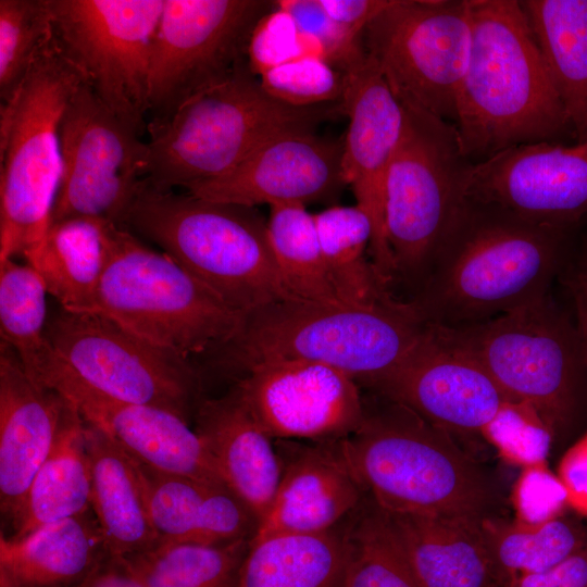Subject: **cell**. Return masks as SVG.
Listing matches in <instances>:
<instances>
[{"instance_id":"49","label":"cell","mask_w":587,"mask_h":587,"mask_svg":"<svg viewBox=\"0 0 587 587\" xmlns=\"http://www.w3.org/2000/svg\"><path fill=\"white\" fill-rule=\"evenodd\" d=\"M75 587H145L126 562L108 554L97 567Z\"/></svg>"},{"instance_id":"31","label":"cell","mask_w":587,"mask_h":587,"mask_svg":"<svg viewBox=\"0 0 587 587\" xmlns=\"http://www.w3.org/2000/svg\"><path fill=\"white\" fill-rule=\"evenodd\" d=\"M348 527L250 541L238 587H344Z\"/></svg>"},{"instance_id":"9","label":"cell","mask_w":587,"mask_h":587,"mask_svg":"<svg viewBox=\"0 0 587 587\" xmlns=\"http://www.w3.org/2000/svg\"><path fill=\"white\" fill-rule=\"evenodd\" d=\"M438 327L509 399L532 407L554 438L574 425L587 372L574 321L549 292L479 323Z\"/></svg>"},{"instance_id":"2","label":"cell","mask_w":587,"mask_h":587,"mask_svg":"<svg viewBox=\"0 0 587 587\" xmlns=\"http://www.w3.org/2000/svg\"><path fill=\"white\" fill-rule=\"evenodd\" d=\"M472 43L457 98L464 158L510 147L575 141L559 93L517 0H469Z\"/></svg>"},{"instance_id":"47","label":"cell","mask_w":587,"mask_h":587,"mask_svg":"<svg viewBox=\"0 0 587 587\" xmlns=\"http://www.w3.org/2000/svg\"><path fill=\"white\" fill-rule=\"evenodd\" d=\"M510 587H587V545L557 566L522 576Z\"/></svg>"},{"instance_id":"36","label":"cell","mask_w":587,"mask_h":587,"mask_svg":"<svg viewBox=\"0 0 587 587\" xmlns=\"http://www.w3.org/2000/svg\"><path fill=\"white\" fill-rule=\"evenodd\" d=\"M250 540L159 544L122 559L145 587H238Z\"/></svg>"},{"instance_id":"39","label":"cell","mask_w":587,"mask_h":587,"mask_svg":"<svg viewBox=\"0 0 587 587\" xmlns=\"http://www.w3.org/2000/svg\"><path fill=\"white\" fill-rule=\"evenodd\" d=\"M53 36L49 0H0V99L8 102Z\"/></svg>"},{"instance_id":"37","label":"cell","mask_w":587,"mask_h":587,"mask_svg":"<svg viewBox=\"0 0 587 587\" xmlns=\"http://www.w3.org/2000/svg\"><path fill=\"white\" fill-rule=\"evenodd\" d=\"M266 226L276 264L295 298L321 303H345L328 276L314 214L304 204L271 205Z\"/></svg>"},{"instance_id":"26","label":"cell","mask_w":587,"mask_h":587,"mask_svg":"<svg viewBox=\"0 0 587 587\" xmlns=\"http://www.w3.org/2000/svg\"><path fill=\"white\" fill-rule=\"evenodd\" d=\"M109 554L90 509L21 538L0 535V587H75Z\"/></svg>"},{"instance_id":"15","label":"cell","mask_w":587,"mask_h":587,"mask_svg":"<svg viewBox=\"0 0 587 587\" xmlns=\"http://www.w3.org/2000/svg\"><path fill=\"white\" fill-rule=\"evenodd\" d=\"M60 150L51 222L92 217L121 226L146 178L147 141L84 83L62 116Z\"/></svg>"},{"instance_id":"27","label":"cell","mask_w":587,"mask_h":587,"mask_svg":"<svg viewBox=\"0 0 587 587\" xmlns=\"http://www.w3.org/2000/svg\"><path fill=\"white\" fill-rule=\"evenodd\" d=\"M385 514L419 587H500L479 521Z\"/></svg>"},{"instance_id":"33","label":"cell","mask_w":587,"mask_h":587,"mask_svg":"<svg viewBox=\"0 0 587 587\" xmlns=\"http://www.w3.org/2000/svg\"><path fill=\"white\" fill-rule=\"evenodd\" d=\"M479 529L500 587L548 571L587 545L586 527L565 515L538 524L494 515L480 520Z\"/></svg>"},{"instance_id":"40","label":"cell","mask_w":587,"mask_h":587,"mask_svg":"<svg viewBox=\"0 0 587 587\" xmlns=\"http://www.w3.org/2000/svg\"><path fill=\"white\" fill-rule=\"evenodd\" d=\"M259 80L270 96L296 108L339 103L346 86L344 72L310 55L271 68Z\"/></svg>"},{"instance_id":"5","label":"cell","mask_w":587,"mask_h":587,"mask_svg":"<svg viewBox=\"0 0 587 587\" xmlns=\"http://www.w3.org/2000/svg\"><path fill=\"white\" fill-rule=\"evenodd\" d=\"M342 113L341 104L296 108L270 96L241 62L222 82L186 101L168 120L147 127L146 180L161 190L220 178L267 140L313 130Z\"/></svg>"},{"instance_id":"1","label":"cell","mask_w":587,"mask_h":587,"mask_svg":"<svg viewBox=\"0 0 587 587\" xmlns=\"http://www.w3.org/2000/svg\"><path fill=\"white\" fill-rule=\"evenodd\" d=\"M573 228L527 222L465 200L436 261L408 301L424 324L479 323L549 292Z\"/></svg>"},{"instance_id":"28","label":"cell","mask_w":587,"mask_h":587,"mask_svg":"<svg viewBox=\"0 0 587 587\" xmlns=\"http://www.w3.org/2000/svg\"><path fill=\"white\" fill-rule=\"evenodd\" d=\"M90 508L110 554L128 558L160 544L152 525L138 462L100 428L85 422Z\"/></svg>"},{"instance_id":"22","label":"cell","mask_w":587,"mask_h":587,"mask_svg":"<svg viewBox=\"0 0 587 587\" xmlns=\"http://www.w3.org/2000/svg\"><path fill=\"white\" fill-rule=\"evenodd\" d=\"M68 407L59 392L30 378L15 353L1 344L0 511L9 534L36 473L55 442Z\"/></svg>"},{"instance_id":"34","label":"cell","mask_w":587,"mask_h":587,"mask_svg":"<svg viewBox=\"0 0 587 587\" xmlns=\"http://www.w3.org/2000/svg\"><path fill=\"white\" fill-rule=\"evenodd\" d=\"M330 282L345 303L375 307L399 302L380 282L371 258L373 224L359 205H332L314 213Z\"/></svg>"},{"instance_id":"17","label":"cell","mask_w":587,"mask_h":587,"mask_svg":"<svg viewBox=\"0 0 587 587\" xmlns=\"http://www.w3.org/2000/svg\"><path fill=\"white\" fill-rule=\"evenodd\" d=\"M464 195L527 222L575 229L587 216V138L519 145L471 163Z\"/></svg>"},{"instance_id":"42","label":"cell","mask_w":587,"mask_h":587,"mask_svg":"<svg viewBox=\"0 0 587 587\" xmlns=\"http://www.w3.org/2000/svg\"><path fill=\"white\" fill-rule=\"evenodd\" d=\"M273 4L291 15L311 54L335 68L345 72L365 54L362 37L332 20L320 0H276Z\"/></svg>"},{"instance_id":"35","label":"cell","mask_w":587,"mask_h":587,"mask_svg":"<svg viewBox=\"0 0 587 587\" xmlns=\"http://www.w3.org/2000/svg\"><path fill=\"white\" fill-rule=\"evenodd\" d=\"M47 289L41 276L27 262L0 261V334L3 345L17 357L37 384L55 352L47 337Z\"/></svg>"},{"instance_id":"29","label":"cell","mask_w":587,"mask_h":587,"mask_svg":"<svg viewBox=\"0 0 587 587\" xmlns=\"http://www.w3.org/2000/svg\"><path fill=\"white\" fill-rule=\"evenodd\" d=\"M520 5L575 134L587 138V0H522Z\"/></svg>"},{"instance_id":"18","label":"cell","mask_w":587,"mask_h":587,"mask_svg":"<svg viewBox=\"0 0 587 587\" xmlns=\"http://www.w3.org/2000/svg\"><path fill=\"white\" fill-rule=\"evenodd\" d=\"M366 387L451 434L480 436L511 401L475 360L430 324L392 371Z\"/></svg>"},{"instance_id":"30","label":"cell","mask_w":587,"mask_h":587,"mask_svg":"<svg viewBox=\"0 0 587 587\" xmlns=\"http://www.w3.org/2000/svg\"><path fill=\"white\" fill-rule=\"evenodd\" d=\"M108 222L92 217L51 222L42 245L26 261L60 308L92 311L108 261Z\"/></svg>"},{"instance_id":"6","label":"cell","mask_w":587,"mask_h":587,"mask_svg":"<svg viewBox=\"0 0 587 587\" xmlns=\"http://www.w3.org/2000/svg\"><path fill=\"white\" fill-rule=\"evenodd\" d=\"M424 327L404 301L364 307L285 300L248 314L239 334L216 353L239 376L262 362L302 360L367 386L404 359Z\"/></svg>"},{"instance_id":"3","label":"cell","mask_w":587,"mask_h":587,"mask_svg":"<svg viewBox=\"0 0 587 587\" xmlns=\"http://www.w3.org/2000/svg\"><path fill=\"white\" fill-rule=\"evenodd\" d=\"M339 445L364 491L385 512L474 521L497 515L495 478L450 432L399 403H365L362 424Z\"/></svg>"},{"instance_id":"13","label":"cell","mask_w":587,"mask_h":587,"mask_svg":"<svg viewBox=\"0 0 587 587\" xmlns=\"http://www.w3.org/2000/svg\"><path fill=\"white\" fill-rule=\"evenodd\" d=\"M53 35L100 101L141 137L164 0H49Z\"/></svg>"},{"instance_id":"8","label":"cell","mask_w":587,"mask_h":587,"mask_svg":"<svg viewBox=\"0 0 587 587\" xmlns=\"http://www.w3.org/2000/svg\"><path fill=\"white\" fill-rule=\"evenodd\" d=\"M107 235L108 261L91 312L187 359L216 353L239 334L246 315L166 253L112 222Z\"/></svg>"},{"instance_id":"38","label":"cell","mask_w":587,"mask_h":587,"mask_svg":"<svg viewBox=\"0 0 587 587\" xmlns=\"http://www.w3.org/2000/svg\"><path fill=\"white\" fill-rule=\"evenodd\" d=\"M344 587H419L385 512L374 503L348 527Z\"/></svg>"},{"instance_id":"21","label":"cell","mask_w":587,"mask_h":587,"mask_svg":"<svg viewBox=\"0 0 587 587\" xmlns=\"http://www.w3.org/2000/svg\"><path fill=\"white\" fill-rule=\"evenodd\" d=\"M277 442L279 482L250 541L324 533L359 508L365 491L345 459L339 440Z\"/></svg>"},{"instance_id":"46","label":"cell","mask_w":587,"mask_h":587,"mask_svg":"<svg viewBox=\"0 0 587 587\" xmlns=\"http://www.w3.org/2000/svg\"><path fill=\"white\" fill-rule=\"evenodd\" d=\"M563 284L572 301L574 325L587 372V245L565 263Z\"/></svg>"},{"instance_id":"10","label":"cell","mask_w":587,"mask_h":587,"mask_svg":"<svg viewBox=\"0 0 587 587\" xmlns=\"http://www.w3.org/2000/svg\"><path fill=\"white\" fill-rule=\"evenodd\" d=\"M403 110L402 134L387 175L385 230L394 280L420 289L466 200L464 177L471 162L462 154L453 124L421 110Z\"/></svg>"},{"instance_id":"19","label":"cell","mask_w":587,"mask_h":587,"mask_svg":"<svg viewBox=\"0 0 587 587\" xmlns=\"http://www.w3.org/2000/svg\"><path fill=\"white\" fill-rule=\"evenodd\" d=\"M342 113L349 124L342 140L341 177L371 218V258L380 282H394L392 260L385 230L388 170L400 140L404 110L366 52L345 72Z\"/></svg>"},{"instance_id":"20","label":"cell","mask_w":587,"mask_h":587,"mask_svg":"<svg viewBox=\"0 0 587 587\" xmlns=\"http://www.w3.org/2000/svg\"><path fill=\"white\" fill-rule=\"evenodd\" d=\"M342 141L313 130H292L259 147L230 173L187 189L212 201L255 208L335 197L346 186L340 172Z\"/></svg>"},{"instance_id":"14","label":"cell","mask_w":587,"mask_h":587,"mask_svg":"<svg viewBox=\"0 0 587 587\" xmlns=\"http://www.w3.org/2000/svg\"><path fill=\"white\" fill-rule=\"evenodd\" d=\"M271 7L263 0H164L151 55L148 126L168 120L246 61L251 32Z\"/></svg>"},{"instance_id":"4","label":"cell","mask_w":587,"mask_h":587,"mask_svg":"<svg viewBox=\"0 0 587 587\" xmlns=\"http://www.w3.org/2000/svg\"><path fill=\"white\" fill-rule=\"evenodd\" d=\"M121 226L158 245L246 316L298 300L280 275L266 221L255 208L161 190L145 179Z\"/></svg>"},{"instance_id":"24","label":"cell","mask_w":587,"mask_h":587,"mask_svg":"<svg viewBox=\"0 0 587 587\" xmlns=\"http://www.w3.org/2000/svg\"><path fill=\"white\" fill-rule=\"evenodd\" d=\"M195 430L214 461L224 484L259 522L275 495L279 457L271 438L230 390L220 398H201Z\"/></svg>"},{"instance_id":"41","label":"cell","mask_w":587,"mask_h":587,"mask_svg":"<svg viewBox=\"0 0 587 587\" xmlns=\"http://www.w3.org/2000/svg\"><path fill=\"white\" fill-rule=\"evenodd\" d=\"M480 436L499 455L521 467L547 463L554 435L529 405L509 401Z\"/></svg>"},{"instance_id":"7","label":"cell","mask_w":587,"mask_h":587,"mask_svg":"<svg viewBox=\"0 0 587 587\" xmlns=\"http://www.w3.org/2000/svg\"><path fill=\"white\" fill-rule=\"evenodd\" d=\"M86 83L54 35L0 110V261L40 248L51 223L61 171L60 123Z\"/></svg>"},{"instance_id":"23","label":"cell","mask_w":587,"mask_h":587,"mask_svg":"<svg viewBox=\"0 0 587 587\" xmlns=\"http://www.w3.org/2000/svg\"><path fill=\"white\" fill-rule=\"evenodd\" d=\"M50 389L139 463L163 473L224 484L199 435L180 415L155 405L114 400L70 380H59Z\"/></svg>"},{"instance_id":"43","label":"cell","mask_w":587,"mask_h":587,"mask_svg":"<svg viewBox=\"0 0 587 587\" xmlns=\"http://www.w3.org/2000/svg\"><path fill=\"white\" fill-rule=\"evenodd\" d=\"M273 7L274 10L257 22L248 41L247 61L255 76L282 64L313 57L308 40L291 15Z\"/></svg>"},{"instance_id":"12","label":"cell","mask_w":587,"mask_h":587,"mask_svg":"<svg viewBox=\"0 0 587 587\" xmlns=\"http://www.w3.org/2000/svg\"><path fill=\"white\" fill-rule=\"evenodd\" d=\"M362 42L402 107L455 124L472 43L469 0H390Z\"/></svg>"},{"instance_id":"11","label":"cell","mask_w":587,"mask_h":587,"mask_svg":"<svg viewBox=\"0 0 587 587\" xmlns=\"http://www.w3.org/2000/svg\"><path fill=\"white\" fill-rule=\"evenodd\" d=\"M54 359L39 385L70 380L111 399L160 407L189 421L200 397L198 371L187 359L95 312L58 305L48 317Z\"/></svg>"},{"instance_id":"45","label":"cell","mask_w":587,"mask_h":587,"mask_svg":"<svg viewBox=\"0 0 587 587\" xmlns=\"http://www.w3.org/2000/svg\"><path fill=\"white\" fill-rule=\"evenodd\" d=\"M569 508L587 516V432L563 454L558 473Z\"/></svg>"},{"instance_id":"44","label":"cell","mask_w":587,"mask_h":587,"mask_svg":"<svg viewBox=\"0 0 587 587\" xmlns=\"http://www.w3.org/2000/svg\"><path fill=\"white\" fill-rule=\"evenodd\" d=\"M510 502L514 517L526 523H545L564 515L569 508L565 488L548 463L522 467Z\"/></svg>"},{"instance_id":"16","label":"cell","mask_w":587,"mask_h":587,"mask_svg":"<svg viewBox=\"0 0 587 587\" xmlns=\"http://www.w3.org/2000/svg\"><path fill=\"white\" fill-rule=\"evenodd\" d=\"M232 390L276 440H340L364 420L358 382L320 363L262 362L240 375Z\"/></svg>"},{"instance_id":"32","label":"cell","mask_w":587,"mask_h":587,"mask_svg":"<svg viewBox=\"0 0 587 587\" xmlns=\"http://www.w3.org/2000/svg\"><path fill=\"white\" fill-rule=\"evenodd\" d=\"M90 497L85 421L70 403L55 442L30 484L20 517L5 537L21 538L47 524L85 513L91 509Z\"/></svg>"},{"instance_id":"48","label":"cell","mask_w":587,"mask_h":587,"mask_svg":"<svg viewBox=\"0 0 587 587\" xmlns=\"http://www.w3.org/2000/svg\"><path fill=\"white\" fill-rule=\"evenodd\" d=\"M326 13L350 33L362 37L367 25L390 0H320Z\"/></svg>"},{"instance_id":"25","label":"cell","mask_w":587,"mask_h":587,"mask_svg":"<svg viewBox=\"0 0 587 587\" xmlns=\"http://www.w3.org/2000/svg\"><path fill=\"white\" fill-rule=\"evenodd\" d=\"M138 465L160 544L221 545L252 539L258 521L227 486Z\"/></svg>"}]
</instances>
